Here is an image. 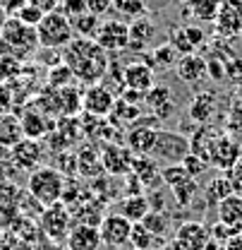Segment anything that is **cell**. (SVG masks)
<instances>
[{
    "instance_id": "obj_1",
    "label": "cell",
    "mask_w": 242,
    "mask_h": 250,
    "mask_svg": "<svg viewBox=\"0 0 242 250\" xmlns=\"http://www.w3.org/2000/svg\"><path fill=\"white\" fill-rule=\"evenodd\" d=\"M62 62L72 70L77 82L91 87L103 82L111 56L96 43V39H74L67 48H62Z\"/></svg>"
},
{
    "instance_id": "obj_2",
    "label": "cell",
    "mask_w": 242,
    "mask_h": 250,
    "mask_svg": "<svg viewBox=\"0 0 242 250\" xmlns=\"http://www.w3.org/2000/svg\"><path fill=\"white\" fill-rule=\"evenodd\" d=\"M38 36L36 29L19 22L17 17H7L0 27V56H10L15 61L24 62L36 56L38 51Z\"/></svg>"
},
{
    "instance_id": "obj_3",
    "label": "cell",
    "mask_w": 242,
    "mask_h": 250,
    "mask_svg": "<svg viewBox=\"0 0 242 250\" xmlns=\"http://www.w3.org/2000/svg\"><path fill=\"white\" fill-rule=\"evenodd\" d=\"M65 186H67V178L56 166H48V164L31 171L27 178V192L41 207H51V205L60 202L65 195Z\"/></svg>"
},
{
    "instance_id": "obj_4",
    "label": "cell",
    "mask_w": 242,
    "mask_h": 250,
    "mask_svg": "<svg viewBox=\"0 0 242 250\" xmlns=\"http://www.w3.org/2000/svg\"><path fill=\"white\" fill-rule=\"evenodd\" d=\"M36 36H38L41 48H53V51H62L74 41V31H72L70 20L60 15L58 10L43 15V20L36 27Z\"/></svg>"
},
{
    "instance_id": "obj_5",
    "label": "cell",
    "mask_w": 242,
    "mask_h": 250,
    "mask_svg": "<svg viewBox=\"0 0 242 250\" xmlns=\"http://www.w3.org/2000/svg\"><path fill=\"white\" fill-rule=\"evenodd\" d=\"M38 229H41L43 238H48L58 246H65V241L72 231V212L62 202L43 207L41 214H38Z\"/></svg>"
},
{
    "instance_id": "obj_6",
    "label": "cell",
    "mask_w": 242,
    "mask_h": 250,
    "mask_svg": "<svg viewBox=\"0 0 242 250\" xmlns=\"http://www.w3.org/2000/svg\"><path fill=\"white\" fill-rule=\"evenodd\" d=\"M189 152H192V147H189V137L187 135L170 132V130H158L151 159H156L163 166H170V164H182V159Z\"/></svg>"
},
{
    "instance_id": "obj_7",
    "label": "cell",
    "mask_w": 242,
    "mask_h": 250,
    "mask_svg": "<svg viewBox=\"0 0 242 250\" xmlns=\"http://www.w3.org/2000/svg\"><path fill=\"white\" fill-rule=\"evenodd\" d=\"M96 43L108 53V56H118L130 51V24L122 20H103L98 34H96Z\"/></svg>"
},
{
    "instance_id": "obj_8",
    "label": "cell",
    "mask_w": 242,
    "mask_h": 250,
    "mask_svg": "<svg viewBox=\"0 0 242 250\" xmlns=\"http://www.w3.org/2000/svg\"><path fill=\"white\" fill-rule=\"evenodd\" d=\"M98 233H101V243L111 250H120L130 246V233H132V224L125 217L115 214H106L103 221L98 224Z\"/></svg>"
},
{
    "instance_id": "obj_9",
    "label": "cell",
    "mask_w": 242,
    "mask_h": 250,
    "mask_svg": "<svg viewBox=\"0 0 242 250\" xmlns=\"http://www.w3.org/2000/svg\"><path fill=\"white\" fill-rule=\"evenodd\" d=\"M43 159H46V147L38 140H27L24 137L22 142H17L10 149V161L15 164L17 171H24V173H31V171L46 166Z\"/></svg>"
},
{
    "instance_id": "obj_10",
    "label": "cell",
    "mask_w": 242,
    "mask_h": 250,
    "mask_svg": "<svg viewBox=\"0 0 242 250\" xmlns=\"http://www.w3.org/2000/svg\"><path fill=\"white\" fill-rule=\"evenodd\" d=\"M19 125L27 140H38V142L56 130V121L46 116L41 108H36L34 104H27L19 108Z\"/></svg>"
},
{
    "instance_id": "obj_11",
    "label": "cell",
    "mask_w": 242,
    "mask_h": 250,
    "mask_svg": "<svg viewBox=\"0 0 242 250\" xmlns=\"http://www.w3.org/2000/svg\"><path fill=\"white\" fill-rule=\"evenodd\" d=\"M132 152L122 142H103L101 145V166L106 176H127L132 171Z\"/></svg>"
},
{
    "instance_id": "obj_12",
    "label": "cell",
    "mask_w": 242,
    "mask_h": 250,
    "mask_svg": "<svg viewBox=\"0 0 242 250\" xmlns=\"http://www.w3.org/2000/svg\"><path fill=\"white\" fill-rule=\"evenodd\" d=\"M115 101H118V96L106 84H91L82 94V111L96 116V118H108L113 113Z\"/></svg>"
},
{
    "instance_id": "obj_13",
    "label": "cell",
    "mask_w": 242,
    "mask_h": 250,
    "mask_svg": "<svg viewBox=\"0 0 242 250\" xmlns=\"http://www.w3.org/2000/svg\"><path fill=\"white\" fill-rule=\"evenodd\" d=\"M240 145L230 135H218L209 149V166H216L221 171H230L235 161L240 159Z\"/></svg>"
},
{
    "instance_id": "obj_14",
    "label": "cell",
    "mask_w": 242,
    "mask_h": 250,
    "mask_svg": "<svg viewBox=\"0 0 242 250\" xmlns=\"http://www.w3.org/2000/svg\"><path fill=\"white\" fill-rule=\"evenodd\" d=\"M216 34L223 39H233L242 31V0H223L216 15Z\"/></svg>"
},
{
    "instance_id": "obj_15",
    "label": "cell",
    "mask_w": 242,
    "mask_h": 250,
    "mask_svg": "<svg viewBox=\"0 0 242 250\" xmlns=\"http://www.w3.org/2000/svg\"><path fill=\"white\" fill-rule=\"evenodd\" d=\"M173 241L182 250H204L206 243L211 241V229L202 221H185L178 226Z\"/></svg>"
},
{
    "instance_id": "obj_16",
    "label": "cell",
    "mask_w": 242,
    "mask_h": 250,
    "mask_svg": "<svg viewBox=\"0 0 242 250\" xmlns=\"http://www.w3.org/2000/svg\"><path fill=\"white\" fill-rule=\"evenodd\" d=\"M144 108H149V113H151L158 123L173 118V113H175V101H173L170 87H166V84H153L151 89L144 94Z\"/></svg>"
},
{
    "instance_id": "obj_17",
    "label": "cell",
    "mask_w": 242,
    "mask_h": 250,
    "mask_svg": "<svg viewBox=\"0 0 242 250\" xmlns=\"http://www.w3.org/2000/svg\"><path fill=\"white\" fill-rule=\"evenodd\" d=\"M158 130L151 125H134L125 132V147L132 152V156H151L153 145H156Z\"/></svg>"
},
{
    "instance_id": "obj_18",
    "label": "cell",
    "mask_w": 242,
    "mask_h": 250,
    "mask_svg": "<svg viewBox=\"0 0 242 250\" xmlns=\"http://www.w3.org/2000/svg\"><path fill=\"white\" fill-rule=\"evenodd\" d=\"M156 36H158V27L153 20H149V15L130 22V51H134L139 56L147 53V48L156 41Z\"/></svg>"
},
{
    "instance_id": "obj_19",
    "label": "cell",
    "mask_w": 242,
    "mask_h": 250,
    "mask_svg": "<svg viewBox=\"0 0 242 250\" xmlns=\"http://www.w3.org/2000/svg\"><path fill=\"white\" fill-rule=\"evenodd\" d=\"M132 173L139 178V183L144 186V190H158L163 186L161 178V164L151 159V156H134L132 159Z\"/></svg>"
},
{
    "instance_id": "obj_20",
    "label": "cell",
    "mask_w": 242,
    "mask_h": 250,
    "mask_svg": "<svg viewBox=\"0 0 242 250\" xmlns=\"http://www.w3.org/2000/svg\"><path fill=\"white\" fill-rule=\"evenodd\" d=\"M216 108H218V99L213 92H199L192 96L189 106H187V113H189V121L197 125H209L211 118L216 116Z\"/></svg>"
},
{
    "instance_id": "obj_21",
    "label": "cell",
    "mask_w": 242,
    "mask_h": 250,
    "mask_svg": "<svg viewBox=\"0 0 242 250\" xmlns=\"http://www.w3.org/2000/svg\"><path fill=\"white\" fill-rule=\"evenodd\" d=\"M122 82H125V89H134V92L147 94L153 87V70L147 62L134 61L130 65H125Z\"/></svg>"
},
{
    "instance_id": "obj_22",
    "label": "cell",
    "mask_w": 242,
    "mask_h": 250,
    "mask_svg": "<svg viewBox=\"0 0 242 250\" xmlns=\"http://www.w3.org/2000/svg\"><path fill=\"white\" fill-rule=\"evenodd\" d=\"M67 250H101V233L98 226H84V224H74L67 241Z\"/></svg>"
},
{
    "instance_id": "obj_23",
    "label": "cell",
    "mask_w": 242,
    "mask_h": 250,
    "mask_svg": "<svg viewBox=\"0 0 242 250\" xmlns=\"http://www.w3.org/2000/svg\"><path fill=\"white\" fill-rule=\"evenodd\" d=\"M175 72H178V77H180L182 82L197 84V82H202L204 77H209V72H206V58L199 56V53L182 56L180 61H178V65H175Z\"/></svg>"
},
{
    "instance_id": "obj_24",
    "label": "cell",
    "mask_w": 242,
    "mask_h": 250,
    "mask_svg": "<svg viewBox=\"0 0 242 250\" xmlns=\"http://www.w3.org/2000/svg\"><path fill=\"white\" fill-rule=\"evenodd\" d=\"M139 58H142V62H147L151 70H170L180 61L178 51L170 43H158V46H153L149 53H142Z\"/></svg>"
},
{
    "instance_id": "obj_25",
    "label": "cell",
    "mask_w": 242,
    "mask_h": 250,
    "mask_svg": "<svg viewBox=\"0 0 242 250\" xmlns=\"http://www.w3.org/2000/svg\"><path fill=\"white\" fill-rule=\"evenodd\" d=\"M77 173L82 178H98V176H106L103 173V166H101V149L96 147H82L77 152Z\"/></svg>"
},
{
    "instance_id": "obj_26",
    "label": "cell",
    "mask_w": 242,
    "mask_h": 250,
    "mask_svg": "<svg viewBox=\"0 0 242 250\" xmlns=\"http://www.w3.org/2000/svg\"><path fill=\"white\" fill-rule=\"evenodd\" d=\"M151 212V205H149V197L147 195H132V197H125L118 205V214L125 217L130 224H142V219Z\"/></svg>"
},
{
    "instance_id": "obj_27",
    "label": "cell",
    "mask_w": 242,
    "mask_h": 250,
    "mask_svg": "<svg viewBox=\"0 0 242 250\" xmlns=\"http://www.w3.org/2000/svg\"><path fill=\"white\" fill-rule=\"evenodd\" d=\"M221 5H223V0H182V12L192 20L213 22Z\"/></svg>"
},
{
    "instance_id": "obj_28",
    "label": "cell",
    "mask_w": 242,
    "mask_h": 250,
    "mask_svg": "<svg viewBox=\"0 0 242 250\" xmlns=\"http://www.w3.org/2000/svg\"><path fill=\"white\" fill-rule=\"evenodd\" d=\"M108 121L115 125L118 130L127 125V130L130 127H134V125L142 121V106H132V104H125L122 99L115 101V106H113V113L108 116Z\"/></svg>"
},
{
    "instance_id": "obj_29",
    "label": "cell",
    "mask_w": 242,
    "mask_h": 250,
    "mask_svg": "<svg viewBox=\"0 0 242 250\" xmlns=\"http://www.w3.org/2000/svg\"><path fill=\"white\" fill-rule=\"evenodd\" d=\"M218 221L228 226H242V195H230L225 197L218 207Z\"/></svg>"
},
{
    "instance_id": "obj_30",
    "label": "cell",
    "mask_w": 242,
    "mask_h": 250,
    "mask_svg": "<svg viewBox=\"0 0 242 250\" xmlns=\"http://www.w3.org/2000/svg\"><path fill=\"white\" fill-rule=\"evenodd\" d=\"M22 140H24V132H22V125H19V116L17 113H5L0 118V142L12 149Z\"/></svg>"
},
{
    "instance_id": "obj_31",
    "label": "cell",
    "mask_w": 242,
    "mask_h": 250,
    "mask_svg": "<svg viewBox=\"0 0 242 250\" xmlns=\"http://www.w3.org/2000/svg\"><path fill=\"white\" fill-rule=\"evenodd\" d=\"M122 22H134L139 17H147L149 15V7H147V0H113V7H111Z\"/></svg>"
},
{
    "instance_id": "obj_32",
    "label": "cell",
    "mask_w": 242,
    "mask_h": 250,
    "mask_svg": "<svg viewBox=\"0 0 242 250\" xmlns=\"http://www.w3.org/2000/svg\"><path fill=\"white\" fill-rule=\"evenodd\" d=\"M163 246V241H158L151 231H147L142 224H132V233H130V248L132 250H156Z\"/></svg>"
},
{
    "instance_id": "obj_33",
    "label": "cell",
    "mask_w": 242,
    "mask_h": 250,
    "mask_svg": "<svg viewBox=\"0 0 242 250\" xmlns=\"http://www.w3.org/2000/svg\"><path fill=\"white\" fill-rule=\"evenodd\" d=\"M70 24H72V31H74V39H96L98 27H101V17L87 12V15L72 20Z\"/></svg>"
},
{
    "instance_id": "obj_34",
    "label": "cell",
    "mask_w": 242,
    "mask_h": 250,
    "mask_svg": "<svg viewBox=\"0 0 242 250\" xmlns=\"http://www.w3.org/2000/svg\"><path fill=\"white\" fill-rule=\"evenodd\" d=\"M74 82H77V80H74L72 70H70L65 62L51 67V70H46V87H51V89H65V87H72Z\"/></svg>"
},
{
    "instance_id": "obj_35",
    "label": "cell",
    "mask_w": 242,
    "mask_h": 250,
    "mask_svg": "<svg viewBox=\"0 0 242 250\" xmlns=\"http://www.w3.org/2000/svg\"><path fill=\"white\" fill-rule=\"evenodd\" d=\"M197 192H199V183H197L194 178H187V181H182L180 186L170 188V195H173V200L178 202V207H189V205L194 202Z\"/></svg>"
},
{
    "instance_id": "obj_36",
    "label": "cell",
    "mask_w": 242,
    "mask_h": 250,
    "mask_svg": "<svg viewBox=\"0 0 242 250\" xmlns=\"http://www.w3.org/2000/svg\"><path fill=\"white\" fill-rule=\"evenodd\" d=\"M233 195V186H230V181L225 178V176H218V178H213L211 183L206 186V200H209V205H221L225 197H230Z\"/></svg>"
},
{
    "instance_id": "obj_37",
    "label": "cell",
    "mask_w": 242,
    "mask_h": 250,
    "mask_svg": "<svg viewBox=\"0 0 242 250\" xmlns=\"http://www.w3.org/2000/svg\"><path fill=\"white\" fill-rule=\"evenodd\" d=\"M142 226H144L147 231H151L158 241H163V238H166V231H168V217H166V212H153L151 209L147 217L142 219ZM163 243H166V241H163Z\"/></svg>"
},
{
    "instance_id": "obj_38",
    "label": "cell",
    "mask_w": 242,
    "mask_h": 250,
    "mask_svg": "<svg viewBox=\"0 0 242 250\" xmlns=\"http://www.w3.org/2000/svg\"><path fill=\"white\" fill-rule=\"evenodd\" d=\"M168 43L178 51V56H192V53H197L194 51V46L189 43V39H187V34H185V27H170L168 31Z\"/></svg>"
},
{
    "instance_id": "obj_39",
    "label": "cell",
    "mask_w": 242,
    "mask_h": 250,
    "mask_svg": "<svg viewBox=\"0 0 242 250\" xmlns=\"http://www.w3.org/2000/svg\"><path fill=\"white\" fill-rule=\"evenodd\" d=\"M24 65L10 56H0V84H7V82H15L19 75H22Z\"/></svg>"
},
{
    "instance_id": "obj_40",
    "label": "cell",
    "mask_w": 242,
    "mask_h": 250,
    "mask_svg": "<svg viewBox=\"0 0 242 250\" xmlns=\"http://www.w3.org/2000/svg\"><path fill=\"white\" fill-rule=\"evenodd\" d=\"M161 178H163V186L168 188H175L180 186L182 181H187V171L182 168V164H170V166H161Z\"/></svg>"
},
{
    "instance_id": "obj_41",
    "label": "cell",
    "mask_w": 242,
    "mask_h": 250,
    "mask_svg": "<svg viewBox=\"0 0 242 250\" xmlns=\"http://www.w3.org/2000/svg\"><path fill=\"white\" fill-rule=\"evenodd\" d=\"M238 236H242V226H228V224H221V221L216 226H211V238L216 243H221V246L230 243Z\"/></svg>"
},
{
    "instance_id": "obj_42",
    "label": "cell",
    "mask_w": 242,
    "mask_h": 250,
    "mask_svg": "<svg viewBox=\"0 0 242 250\" xmlns=\"http://www.w3.org/2000/svg\"><path fill=\"white\" fill-rule=\"evenodd\" d=\"M58 12L65 15V17L72 22V20H77V17L87 15V12H89V5H87V0H60Z\"/></svg>"
},
{
    "instance_id": "obj_43",
    "label": "cell",
    "mask_w": 242,
    "mask_h": 250,
    "mask_svg": "<svg viewBox=\"0 0 242 250\" xmlns=\"http://www.w3.org/2000/svg\"><path fill=\"white\" fill-rule=\"evenodd\" d=\"M206 166H209V164H206L202 156L192 154V152L182 159V168H185V171H187V176H189V178H194V181H197V178L206 171Z\"/></svg>"
},
{
    "instance_id": "obj_44",
    "label": "cell",
    "mask_w": 242,
    "mask_h": 250,
    "mask_svg": "<svg viewBox=\"0 0 242 250\" xmlns=\"http://www.w3.org/2000/svg\"><path fill=\"white\" fill-rule=\"evenodd\" d=\"M58 156V164H56V168L60 171L65 178H72V176H77V154H72V152H60Z\"/></svg>"
},
{
    "instance_id": "obj_45",
    "label": "cell",
    "mask_w": 242,
    "mask_h": 250,
    "mask_svg": "<svg viewBox=\"0 0 242 250\" xmlns=\"http://www.w3.org/2000/svg\"><path fill=\"white\" fill-rule=\"evenodd\" d=\"M15 17H17L19 22H24V24H29V27H34V29H36V27H38V22L43 20V12H41L38 7H34L31 2H27V5H24V7L15 15Z\"/></svg>"
},
{
    "instance_id": "obj_46",
    "label": "cell",
    "mask_w": 242,
    "mask_h": 250,
    "mask_svg": "<svg viewBox=\"0 0 242 250\" xmlns=\"http://www.w3.org/2000/svg\"><path fill=\"white\" fill-rule=\"evenodd\" d=\"M225 80L235 87H242V58L233 56L230 61L225 62Z\"/></svg>"
},
{
    "instance_id": "obj_47",
    "label": "cell",
    "mask_w": 242,
    "mask_h": 250,
    "mask_svg": "<svg viewBox=\"0 0 242 250\" xmlns=\"http://www.w3.org/2000/svg\"><path fill=\"white\" fill-rule=\"evenodd\" d=\"M34 58H36V62H41V65H46L51 70V67H56V65L62 62V53L60 51H53V48H38Z\"/></svg>"
},
{
    "instance_id": "obj_48",
    "label": "cell",
    "mask_w": 242,
    "mask_h": 250,
    "mask_svg": "<svg viewBox=\"0 0 242 250\" xmlns=\"http://www.w3.org/2000/svg\"><path fill=\"white\" fill-rule=\"evenodd\" d=\"M182 27H185V34H187L189 43L194 46V51H199V48L206 46V34H204L202 27H197V24H182Z\"/></svg>"
},
{
    "instance_id": "obj_49",
    "label": "cell",
    "mask_w": 242,
    "mask_h": 250,
    "mask_svg": "<svg viewBox=\"0 0 242 250\" xmlns=\"http://www.w3.org/2000/svg\"><path fill=\"white\" fill-rule=\"evenodd\" d=\"M225 178L230 181L233 192H235V195H242V156L235 161V166L228 171V176H225Z\"/></svg>"
},
{
    "instance_id": "obj_50",
    "label": "cell",
    "mask_w": 242,
    "mask_h": 250,
    "mask_svg": "<svg viewBox=\"0 0 242 250\" xmlns=\"http://www.w3.org/2000/svg\"><path fill=\"white\" fill-rule=\"evenodd\" d=\"M147 190H144V186L139 183V178L130 171L127 176H125V197H132V195H144Z\"/></svg>"
},
{
    "instance_id": "obj_51",
    "label": "cell",
    "mask_w": 242,
    "mask_h": 250,
    "mask_svg": "<svg viewBox=\"0 0 242 250\" xmlns=\"http://www.w3.org/2000/svg\"><path fill=\"white\" fill-rule=\"evenodd\" d=\"M87 5H89V12L91 15H103V12H108L111 7H113V0H87Z\"/></svg>"
},
{
    "instance_id": "obj_52",
    "label": "cell",
    "mask_w": 242,
    "mask_h": 250,
    "mask_svg": "<svg viewBox=\"0 0 242 250\" xmlns=\"http://www.w3.org/2000/svg\"><path fill=\"white\" fill-rule=\"evenodd\" d=\"M27 2H31L34 7H38L43 15H46V12H56V10L60 7V0H27Z\"/></svg>"
},
{
    "instance_id": "obj_53",
    "label": "cell",
    "mask_w": 242,
    "mask_h": 250,
    "mask_svg": "<svg viewBox=\"0 0 242 250\" xmlns=\"http://www.w3.org/2000/svg\"><path fill=\"white\" fill-rule=\"evenodd\" d=\"M0 250H29V248H24L19 241H15L10 236V238H0Z\"/></svg>"
},
{
    "instance_id": "obj_54",
    "label": "cell",
    "mask_w": 242,
    "mask_h": 250,
    "mask_svg": "<svg viewBox=\"0 0 242 250\" xmlns=\"http://www.w3.org/2000/svg\"><path fill=\"white\" fill-rule=\"evenodd\" d=\"M29 250H62V246L58 243H53V241H48V238H41L36 246H31Z\"/></svg>"
},
{
    "instance_id": "obj_55",
    "label": "cell",
    "mask_w": 242,
    "mask_h": 250,
    "mask_svg": "<svg viewBox=\"0 0 242 250\" xmlns=\"http://www.w3.org/2000/svg\"><path fill=\"white\" fill-rule=\"evenodd\" d=\"M223 250H242V236L233 238L230 243H225V246H223Z\"/></svg>"
},
{
    "instance_id": "obj_56",
    "label": "cell",
    "mask_w": 242,
    "mask_h": 250,
    "mask_svg": "<svg viewBox=\"0 0 242 250\" xmlns=\"http://www.w3.org/2000/svg\"><path fill=\"white\" fill-rule=\"evenodd\" d=\"M5 161H10V147H5L0 142V164H5Z\"/></svg>"
},
{
    "instance_id": "obj_57",
    "label": "cell",
    "mask_w": 242,
    "mask_h": 250,
    "mask_svg": "<svg viewBox=\"0 0 242 250\" xmlns=\"http://www.w3.org/2000/svg\"><path fill=\"white\" fill-rule=\"evenodd\" d=\"M158 250H182V248L178 246V243H175V241H173V238H170V241H166V243H163V246H161Z\"/></svg>"
},
{
    "instance_id": "obj_58",
    "label": "cell",
    "mask_w": 242,
    "mask_h": 250,
    "mask_svg": "<svg viewBox=\"0 0 242 250\" xmlns=\"http://www.w3.org/2000/svg\"><path fill=\"white\" fill-rule=\"evenodd\" d=\"M204 250H223V246H221V243H216V241L211 238V241L206 243V248H204Z\"/></svg>"
},
{
    "instance_id": "obj_59",
    "label": "cell",
    "mask_w": 242,
    "mask_h": 250,
    "mask_svg": "<svg viewBox=\"0 0 242 250\" xmlns=\"http://www.w3.org/2000/svg\"><path fill=\"white\" fill-rule=\"evenodd\" d=\"M5 113H7V111H5V108H0V118H2V116H5Z\"/></svg>"
}]
</instances>
